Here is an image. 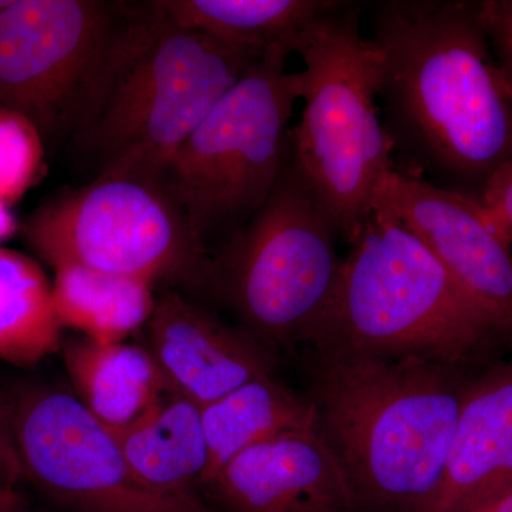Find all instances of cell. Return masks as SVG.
I'll use <instances>...</instances> for the list:
<instances>
[{"mask_svg":"<svg viewBox=\"0 0 512 512\" xmlns=\"http://www.w3.org/2000/svg\"><path fill=\"white\" fill-rule=\"evenodd\" d=\"M362 6L345 2L303 40V110L292 128L296 163L350 241L373 212L393 147L377 114L382 52L359 30Z\"/></svg>","mask_w":512,"mask_h":512,"instance_id":"8992f818","label":"cell"},{"mask_svg":"<svg viewBox=\"0 0 512 512\" xmlns=\"http://www.w3.org/2000/svg\"><path fill=\"white\" fill-rule=\"evenodd\" d=\"M261 53L180 28L147 2L92 116L70 141L104 171L165 175L192 131Z\"/></svg>","mask_w":512,"mask_h":512,"instance_id":"277c9868","label":"cell"},{"mask_svg":"<svg viewBox=\"0 0 512 512\" xmlns=\"http://www.w3.org/2000/svg\"><path fill=\"white\" fill-rule=\"evenodd\" d=\"M376 207L412 231L495 332L512 339L511 245L487 220L477 198L396 167L377 188Z\"/></svg>","mask_w":512,"mask_h":512,"instance_id":"8fae6325","label":"cell"},{"mask_svg":"<svg viewBox=\"0 0 512 512\" xmlns=\"http://www.w3.org/2000/svg\"><path fill=\"white\" fill-rule=\"evenodd\" d=\"M340 232L291 148L262 207L211 255L205 286L272 348L309 345L342 269Z\"/></svg>","mask_w":512,"mask_h":512,"instance_id":"5b68a950","label":"cell"},{"mask_svg":"<svg viewBox=\"0 0 512 512\" xmlns=\"http://www.w3.org/2000/svg\"><path fill=\"white\" fill-rule=\"evenodd\" d=\"M0 512H29L15 488L0 494Z\"/></svg>","mask_w":512,"mask_h":512,"instance_id":"484cf974","label":"cell"},{"mask_svg":"<svg viewBox=\"0 0 512 512\" xmlns=\"http://www.w3.org/2000/svg\"><path fill=\"white\" fill-rule=\"evenodd\" d=\"M10 207L12 205L0 200V244L12 238L19 229V222Z\"/></svg>","mask_w":512,"mask_h":512,"instance_id":"d4e9b609","label":"cell"},{"mask_svg":"<svg viewBox=\"0 0 512 512\" xmlns=\"http://www.w3.org/2000/svg\"><path fill=\"white\" fill-rule=\"evenodd\" d=\"M512 485V357L468 380L433 512H474Z\"/></svg>","mask_w":512,"mask_h":512,"instance_id":"5bb4252c","label":"cell"},{"mask_svg":"<svg viewBox=\"0 0 512 512\" xmlns=\"http://www.w3.org/2000/svg\"><path fill=\"white\" fill-rule=\"evenodd\" d=\"M478 201L495 231L512 245V160L488 181Z\"/></svg>","mask_w":512,"mask_h":512,"instance_id":"603a6c76","label":"cell"},{"mask_svg":"<svg viewBox=\"0 0 512 512\" xmlns=\"http://www.w3.org/2000/svg\"><path fill=\"white\" fill-rule=\"evenodd\" d=\"M62 329L40 265L0 247V360L37 365L62 349Z\"/></svg>","mask_w":512,"mask_h":512,"instance_id":"ffe728a7","label":"cell"},{"mask_svg":"<svg viewBox=\"0 0 512 512\" xmlns=\"http://www.w3.org/2000/svg\"><path fill=\"white\" fill-rule=\"evenodd\" d=\"M147 326L150 352L170 393L201 409L245 383L274 375L271 350L178 292L158 296Z\"/></svg>","mask_w":512,"mask_h":512,"instance_id":"4fadbf2b","label":"cell"},{"mask_svg":"<svg viewBox=\"0 0 512 512\" xmlns=\"http://www.w3.org/2000/svg\"><path fill=\"white\" fill-rule=\"evenodd\" d=\"M478 13L498 64L512 86V0L478 2Z\"/></svg>","mask_w":512,"mask_h":512,"instance_id":"7402d4cb","label":"cell"},{"mask_svg":"<svg viewBox=\"0 0 512 512\" xmlns=\"http://www.w3.org/2000/svg\"><path fill=\"white\" fill-rule=\"evenodd\" d=\"M308 348L464 369L504 340L412 231L376 207L348 242Z\"/></svg>","mask_w":512,"mask_h":512,"instance_id":"3957f363","label":"cell"},{"mask_svg":"<svg viewBox=\"0 0 512 512\" xmlns=\"http://www.w3.org/2000/svg\"><path fill=\"white\" fill-rule=\"evenodd\" d=\"M19 477L20 467L10 430L9 410L0 403V494L15 488Z\"/></svg>","mask_w":512,"mask_h":512,"instance_id":"cb8c5ba5","label":"cell"},{"mask_svg":"<svg viewBox=\"0 0 512 512\" xmlns=\"http://www.w3.org/2000/svg\"><path fill=\"white\" fill-rule=\"evenodd\" d=\"M474 512H512V485L493 501Z\"/></svg>","mask_w":512,"mask_h":512,"instance_id":"4316f807","label":"cell"},{"mask_svg":"<svg viewBox=\"0 0 512 512\" xmlns=\"http://www.w3.org/2000/svg\"><path fill=\"white\" fill-rule=\"evenodd\" d=\"M147 3L10 0L0 10V107L32 121L46 147L92 116Z\"/></svg>","mask_w":512,"mask_h":512,"instance_id":"9c48e42d","label":"cell"},{"mask_svg":"<svg viewBox=\"0 0 512 512\" xmlns=\"http://www.w3.org/2000/svg\"><path fill=\"white\" fill-rule=\"evenodd\" d=\"M46 144L35 124L0 107V200L12 205L42 177Z\"/></svg>","mask_w":512,"mask_h":512,"instance_id":"44dd1931","label":"cell"},{"mask_svg":"<svg viewBox=\"0 0 512 512\" xmlns=\"http://www.w3.org/2000/svg\"><path fill=\"white\" fill-rule=\"evenodd\" d=\"M55 271L52 298L62 328L110 345L124 342L153 316L157 298L151 282L79 265H60Z\"/></svg>","mask_w":512,"mask_h":512,"instance_id":"d6986e66","label":"cell"},{"mask_svg":"<svg viewBox=\"0 0 512 512\" xmlns=\"http://www.w3.org/2000/svg\"><path fill=\"white\" fill-rule=\"evenodd\" d=\"M62 348L74 396L110 429L134 423L170 392L153 353L141 346L84 338Z\"/></svg>","mask_w":512,"mask_h":512,"instance_id":"e0dca14e","label":"cell"},{"mask_svg":"<svg viewBox=\"0 0 512 512\" xmlns=\"http://www.w3.org/2000/svg\"><path fill=\"white\" fill-rule=\"evenodd\" d=\"M131 470L151 490L204 504L198 490L210 471V448L197 404L170 394L140 419L113 430Z\"/></svg>","mask_w":512,"mask_h":512,"instance_id":"9a60e30c","label":"cell"},{"mask_svg":"<svg viewBox=\"0 0 512 512\" xmlns=\"http://www.w3.org/2000/svg\"><path fill=\"white\" fill-rule=\"evenodd\" d=\"M271 50L215 103L168 165V183L208 248L244 227L284 170L301 72Z\"/></svg>","mask_w":512,"mask_h":512,"instance_id":"ba28073f","label":"cell"},{"mask_svg":"<svg viewBox=\"0 0 512 512\" xmlns=\"http://www.w3.org/2000/svg\"><path fill=\"white\" fill-rule=\"evenodd\" d=\"M373 35L382 52L383 126L404 173L471 197L477 188L480 200L512 160V86L478 2L377 3Z\"/></svg>","mask_w":512,"mask_h":512,"instance_id":"6da1fadb","label":"cell"},{"mask_svg":"<svg viewBox=\"0 0 512 512\" xmlns=\"http://www.w3.org/2000/svg\"><path fill=\"white\" fill-rule=\"evenodd\" d=\"M308 397L356 512H433L464 389L458 367L417 356L313 350Z\"/></svg>","mask_w":512,"mask_h":512,"instance_id":"7a4b0ae2","label":"cell"},{"mask_svg":"<svg viewBox=\"0 0 512 512\" xmlns=\"http://www.w3.org/2000/svg\"><path fill=\"white\" fill-rule=\"evenodd\" d=\"M205 490L225 512H356L338 458L316 429L247 448Z\"/></svg>","mask_w":512,"mask_h":512,"instance_id":"7c38bea8","label":"cell"},{"mask_svg":"<svg viewBox=\"0 0 512 512\" xmlns=\"http://www.w3.org/2000/svg\"><path fill=\"white\" fill-rule=\"evenodd\" d=\"M158 12L180 28L265 53H298L303 40L342 8L340 0H158Z\"/></svg>","mask_w":512,"mask_h":512,"instance_id":"2e32d148","label":"cell"},{"mask_svg":"<svg viewBox=\"0 0 512 512\" xmlns=\"http://www.w3.org/2000/svg\"><path fill=\"white\" fill-rule=\"evenodd\" d=\"M20 476L74 512H210L136 476L116 433L74 394L28 390L8 407Z\"/></svg>","mask_w":512,"mask_h":512,"instance_id":"30bf717a","label":"cell"},{"mask_svg":"<svg viewBox=\"0 0 512 512\" xmlns=\"http://www.w3.org/2000/svg\"><path fill=\"white\" fill-rule=\"evenodd\" d=\"M210 448L208 483L247 448L291 431L315 430V407L308 394L293 392L274 375L261 377L202 407ZM204 487V488H205Z\"/></svg>","mask_w":512,"mask_h":512,"instance_id":"ac0fdd59","label":"cell"},{"mask_svg":"<svg viewBox=\"0 0 512 512\" xmlns=\"http://www.w3.org/2000/svg\"><path fill=\"white\" fill-rule=\"evenodd\" d=\"M30 248L53 268L205 286L211 255L165 175L104 171L43 202L22 224Z\"/></svg>","mask_w":512,"mask_h":512,"instance_id":"52a82bcc","label":"cell"}]
</instances>
